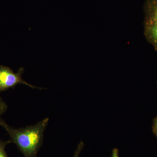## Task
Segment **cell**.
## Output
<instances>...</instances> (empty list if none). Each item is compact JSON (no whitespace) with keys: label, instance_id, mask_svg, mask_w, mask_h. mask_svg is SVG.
<instances>
[{"label":"cell","instance_id":"1","mask_svg":"<svg viewBox=\"0 0 157 157\" xmlns=\"http://www.w3.org/2000/svg\"><path fill=\"white\" fill-rule=\"evenodd\" d=\"M49 119H44L34 125L15 129L6 123L0 117V126L8 132L11 142L14 143L25 157H37L42 146L44 132Z\"/></svg>","mask_w":157,"mask_h":157},{"label":"cell","instance_id":"2","mask_svg":"<svg viewBox=\"0 0 157 157\" xmlns=\"http://www.w3.org/2000/svg\"><path fill=\"white\" fill-rule=\"evenodd\" d=\"M24 69L21 67L17 73H15L11 68L0 65V94L2 92L7 90L9 89L14 88L16 86L22 84L28 86L33 89H42L28 83L22 78V74Z\"/></svg>","mask_w":157,"mask_h":157},{"label":"cell","instance_id":"3","mask_svg":"<svg viewBox=\"0 0 157 157\" xmlns=\"http://www.w3.org/2000/svg\"><path fill=\"white\" fill-rule=\"evenodd\" d=\"M144 11V22H157V0H147Z\"/></svg>","mask_w":157,"mask_h":157},{"label":"cell","instance_id":"4","mask_svg":"<svg viewBox=\"0 0 157 157\" xmlns=\"http://www.w3.org/2000/svg\"><path fill=\"white\" fill-rule=\"evenodd\" d=\"M11 140L3 141L0 140V157H8L6 151V147L8 144L11 143Z\"/></svg>","mask_w":157,"mask_h":157},{"label":"cell","instance_id":"5","mask_svg":"<svg viewBox=\"0 0 157 157\" xmlns=\"http://www.w3.org/2000/svg\"><path fill=\"white\" fill-rule=\"evenodd\" d=\"M8 109V106L0 96V116L6 112Z\"/></svg>","mask_w":157,"mask_h":157},{"label":"cell","instance_id":"6","mask_svg":"<svg viewBox=\"0 0 157 157\" xmlns=\"http://www.w3.org/2000/svg\"><path fill=\"white\" fill-rule=\"evenodd\" d=\"M83 147H84V143L82 141H81L78 144L73 157H78Z\"/></svg>","mask_w":157,"mask_h":157},{"label":"cell","instance_id":"7","mask_svg":"<svg viewBox=\"0 0 157 157\" xmlns=\"http://www.w3.org/2000/svg\"><path fill=\"white\" fill-rule=\"evenodd\" d=\"M111 157H119V150L117 148H115L113 149Z\"/></svg>","mask_w":157,"mask_h":157},{"label":"cell","instance_id":"8","mask_svg":"<svg viewBox=\"0 0 157 157\" xmlns=\"http://www.w3.org/2000/svg\"><path fill=\"white\" fill-rule=\"evenodd\" d=\"M153 130L155 133L157 135V117L155 120L154 122Z\"/></svg>","mask_w":157,"mask_h":157}]
</instances>
